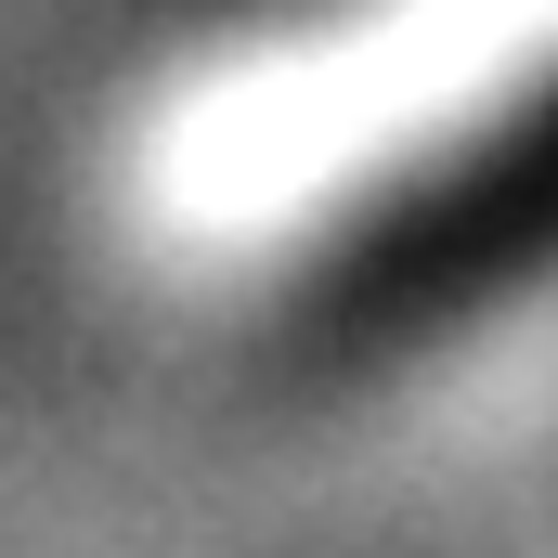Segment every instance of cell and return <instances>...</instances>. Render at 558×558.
Returning a JSON list of instances; mask_svg holds the SVG:
<instances>
[{"instance_id":"6da1fadb","label":"cell","mask_w":558,"mask_h":558,"mask_svg":"<svg viewBox=\"0 0 558 558\" xmlns=\"http://www.w3.org/2000/svg\"><path fill=\"white\" fill-rule=\"evenodd\" d=\"M558 105V0H299L169 92L156 221L208 260H286L481 169Z\"/></svg>"}]
</instances>
